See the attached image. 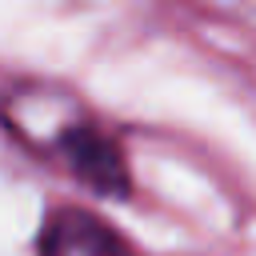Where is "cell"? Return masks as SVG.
Segmentation results:
<instances>
[{
    "mask_svg": "<svg viewBox=\"0 0 256 256\" xmlns=\"http://www.w3.org/2000/svg\"><path fill=\"white\" fill-rule=\"evenodd\" d=\"M0 116L24 148L56 160L92 192L100 196L128 192V168L116 140L76 104L72 92L52 84H16L12 92H4Z\"/></svg>",
    "mask_w": 256,
    "mask_h": 256,
    "instance_id": "1",
    "label": "cell"
},
{
    "mask_svg": "<svg viewBox=\"0 0 256 256\" xmlns=\"http://www.w3.org/2000/svg\"><path fill=\"white\" fill-rule=\"evenodd\" d=\"M40 256H132V248L88 208H56L40 232Z\"/></svg>",
    "mask_w": 256,
    "mask_h": 256,
    "instance_id": "2",
    "label": "cell"
}]
</instances>
